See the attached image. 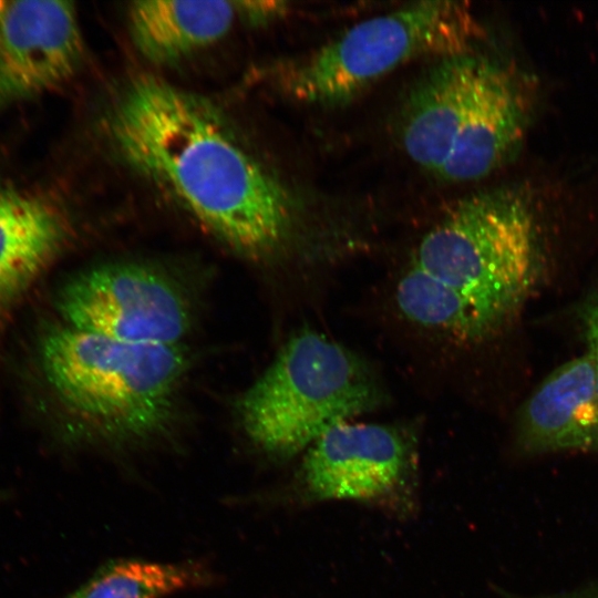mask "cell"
<instances>
[{
    "instance_id": "cell-1",
    "label": "cell",
    "mask_w": 598,
    "mask_h": 598,
    "mask_svg": "<svg viewBox=\"0 0 598 598\" xmlns=\"http://www.w3.org/2000/svg\"><path fill=\"white\" fill-rule=\"evenodd\" d=\"M105 123L123 161L227 246L261 257L287 239L289 193L202 97L141 74L120 89Z\"/></svg>"
},
{
    "instance_id": "cell-2",
    "label": "cell",
    "mask_w": 598,
    "mask_h": 598,
    "mask_svg": "<svg viewBox=\"0 0 598 598\" xmlns=\"http://www.w3.org/2000/svg\"><path fill=\"white\" fill-rule=\"evenodd\" d=\"M530 196L498 187L460 200L415 247L395 287L413 324L457 342L495 333L533 292L542 269Z\"/></svg>"
},
{
    "instance_id": "cell-3",
    "label": "cell",
    "mask_w": 598,
    "mask_h": 598,
    "mask_svg": "<svg viewBox=\"0 0 598 598\" xmlns=\"http://www.w3.org/2000/svg\"><path fill=\"white\" fill-rule=\"evenodd\" d=\"M530 96L509 66L465 51L440 58L410 90L400 120L405 154L445 182L476 181L518 150Z\"/></svg>"
},
{
    "instance_id": "cell-4",
    "label": "cell",
    "mask_w": 598,
    "mask_h": 598,
    "mask_svg": "<svg viewBox=\"0 0 598 598\" xmlns=\"http://www.w3.org/2000/svg\"><path fill=\"white\" fill-rule=\"evenodd\" d=\"M41 361L60 401L118 447L164 433L188 367L181 344L120 341L66 324L44 336Z\"/></svg>"
},
{
    "instance_id": "cell-5",
    "label": "cell",
    "mask_w": 598,
    "mask_h": 598,
    "mask_svg": "<svg viewBox=\"0 0 598 598\" xmlns=\"http://www.w3.org/2000/svg\"><path fill=\"white\" fill-rule=\"evenodd\" d=\"M381 400L373 374L355 354L323 333L303 330L243 393L237 412L249 443L268 458L286 461Z\"/></svg>"
},
{
    "instance_id": "cell-6",
    "label": "cell",
    "mask_w": 598,
    "mask_h": 598,
    "mask_svg": "<svg viewBox=\"0 0 598 598\" xmlns=\"http://www.w3.org/2000/svg\"><path fill=\"white\" fill-rule=\"evenodd\" d=\"M481 35L464 2L419 1L363 20L313 51L279 63L272 80L298 102L342 105L415 59L474 50Z\"/></svg>"
},
{
    "instance_id": "cell-7",
    "label": "cell",
    "mask_w": 598,
    "mask_h": 598,
    "mask_svg": "<svg viewBox=\"0 0 598 598\" xmlns=\"http://www.w3.org/2000/svg\"><path fill=\"white\" fill-rule=\"evenodd\" d=\"M414 440L378 423H341L305 453L297 472L268 492V504L307 508L326 502H353L400 520L420 508Z\"/></svg>"
},
{
    "instance_id": "cell-8",
    "label": "cell",
    "mask_w": 598,
    "mask_h": 598,
    "mask_svg": "<svg viewBox=\"0 0 598 598\" xmlns=\"http://www.w3.org/2000/svg\"><path fill=\"white\" fill-rule=\"evenodd\" d=\"M64 324L120 341L178 346L190 326L188 302L163 272L135 262L91 268L58 298Z\"/></svg>"
},
{
    "instance_id": "cell-9",
    "label": "cell",
    "mask_w": 598,
    "mask_h": 598,
    "mask_svg": "<svg viewBox=\"0 0 598 598\" xmlns=\"http://www.w3.org/2000/svg\"><path fill=\"white\" fill-rule=\"evenodd\" d=\"M83 54L71 2H9L0 29V110L65 83Z\"/></svg>"
},
{
    "instance_id": "cell-10",
    "label": "cell",
    "mask_w": 598,
    "mask_h": 598,
    "mask_svg": "<svg viewBox=\"0 0 598 598\" xmlns=\"http://www.w3.org/2000/svg\"><path fill=\"white\" fill-rule=\"evenodd\" d=\"M517 441L527 454H598V391L587 353L559 365L532 393L519 413Z\"/></svg>"
},
{
    "instance_id": "cell-11",
    "label": "cell",
    "mask_w": 598,
    "mask_h": 598,
    "mask_svg": "<svg viewBox=\"0 0 598 598\" xmlns=\"http://www.w3.org/2000/svg\"><path fill=\"white\" fill-rule=\"evenodd\" d=\"M68 235L65 215L48 197L0 186V305L20 296L42 275Z\"/></svg>"
},
{
    "instance_id": "cell-12",
    "label": "cell",
    "mask_w": 598,
    "mask_h": 598,
    "mask_svg": "<svg viewBox=\"0 0 598 598\" xmlns=\"http://www.w3.org/2000/svg\"><path fill=\"white\" fill-rule=\"evenodd\" d=\"M243 18L233 1H136L127 9L128 31L150 62L173 64L223 39Z\"/></svg>"
},
{
    "instance_id": "cell-13",
    "label": "cell",
    "mask_w": 598,
    "mask_h": 598,
    "mask_svg": "<svg viewBox=\"0 0 598 598\" xmlns=\"http://www.w3.org/2000/svg\"><path fill=\"white\" fill-rule=\"evenodd\" d=\"M215 581L216 574L199 560L120 558L97 568L65 598H169Z\"/></svg>"
},
{
    "instance_id": "cell-14",
    "label": "cell",
    "mask_w": 598,
    "mask_h": 598,
    "mask_svg": "<svg viewBox=\"0 0 598 598\" xmlns=\"http://www.w3.org/2000/svg\"><path fill=\"white\" fill-rule=\"evenodd\" d=\"M579 317L588 346L587 354L592 362L598 391V288L582 302L579 309Z\"/></svg>"
},
{
    "instance_id": "cell-15",
    "label": "cell",
    "mask_w": 598,
    "mask_h": 598,
    "mask_svg": "<svg viewBox=\"0 0 598 598\" xmlns=\"http://www.w3.org/2000/svg\"><path fill=\"white\" fill-rule=\"evenodd\" d=\"M537 598H598V586L588 587L577 591Z\"/></svg>"
},
{
    "instance_id": "cell-16",
    "label": "cell",
    "mask_w": 598,
    "mask_h": 598,
    "mask_svg": "<svg viewBox=\"0 0 598 598\" xmlns=\"http://www.w3.org/2000/svg\"><path fill=\"white\" fill-rule=\"evenodd\" d=\"M8 7H9V2L0 1V29L2 27Z\"/></svg>"
},
{
    "instance_id": "cell-17",
    "label": "cell",
    "mask_w": 598,
    "mask_h": 598,
    "mask_svg": "<svg viewBox=\"0 0 598 598\" xmlns=\"http://www.w3.org/2000/svg\"><path fill=\"white\" fill-rule=\"evenodd\" d=\"M9 496V492L6 488L0 487V503L4 502Z\"/></svg>"
}]
</instances>
